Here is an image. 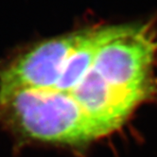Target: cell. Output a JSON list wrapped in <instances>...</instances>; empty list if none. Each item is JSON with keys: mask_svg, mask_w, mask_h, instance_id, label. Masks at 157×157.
Segmentation results:
<instances>
[{"mask_svg": "<svg viewBox=\"0 0 157 157\" xmlns=\"http://www.w3.org/2000/svg\"><path fill=\"white\" fill-rule=\"evenodd\" d=\"M98 24L32 44L0 63V120L24 138L82 146L119 131L142 108Z\"/></svg>", "mask_w": 157, "mask_h": 157, "instance_id": "1", "label": "cell"}]
</instances>
